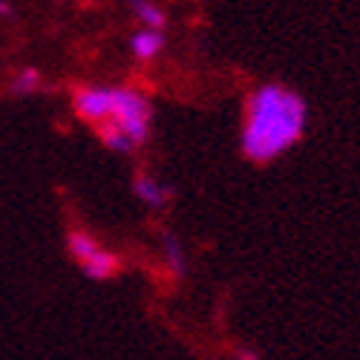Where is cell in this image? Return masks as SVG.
I'll list each match as a JSON object with an SVG mask.
<instances>
[{
	"instance_id": "1",
	"label": "cell",
	"mask_w": 360,
	"mask_h": 360,
	"mask_svg": "<svg viewBox=\"0 0 360 360\" xmlns=\"http://www.w3.org/2000/svg\"><path fill=\"white\" fill-rule=\"evenodd\" d=\"M309 127V101L283 81H262L245 96L239 153L251 165H271L294 150Z\"/></svg>"
},
{
	"instance_id": "2",
	"label": "cell",
	"mask_w": 360,
	"mask_h": 360,
	"mask_svg": "<svg viewBox=\"0 0 360 360\" xmlns=\"http://www.w3.org/2000/svg\"><path fill=\"white\" fill-rule=\"evenodd\" d=\"M72 112L84 124H115L136 147H144L153 136V101L141 89L127 84H78L72 86Z\"/></svg>"
},
{
	"instance_id": "3",
	"label": "cell",
	"mask_w": 360,
	"mask_h": 360,
	"mask_svg": "<svg viewBox=\"0 0 360 360\" xmlns=\"http://www.w3.org/2000/svg\"><path fill=\"white\" fill-rule=\"evenodd\" d=\"M130 191H133V196H136L144 207H150V211H156V214H165L167 207L176 202V188L167 185V182H159V179L150 173L147 167H139V170L133 173Z\"/></svg>"
},
{
	"instance_id": "4",
	"label": "cell",
	"mask_w": 360,
	"mask_h": 360,
	"mask_svg": "<svg viewBox=\"0 0 360 360\" xmlns=\"http://www.w3.org/2000/svg\"><path fill=\"white\" fill-rule=\"evenodd\" d=\"M159 248H162V262L167 268V274L173 283H185L191 277V262H188V251L182 245L176 231L162 228L159 231Z\"/></svg>"
},
{
	"instance_id": "5",
	"label": "cell",
	"mask_w": 360,
	"mask_h": 360,
	"mask_svg": "<svg viewBox=\"0 0 360 360\" xmlns=\"http://www.w3.org/2000/svg\"><path fill=\"white\" fill-rule=\"evenodd\" d=\"M127 49L130 58L139 64H153L156 58H162V52L167 49V35L159 32V29H144L139 26L136 32L127 38Z\"/></svg>"
},
{
	"instance_id": "6",
	"label": "cell",
	"mask_w": 360,
	"mask_h": 360,
	"mask_svg": "<svg viewBox=\"0 0 360 360\" xmlns=\"http://www.w3.org/2000/svg\"><path fill=\"white\" fill-rule=\"evenodd\" d=\"M78 268H81V274H84L86 280H93V283H110V280H115L118 274H122L124 262H122V257H118L115 251L101 248L96 257H89V259L81 262Z\"/></svg>"
},
{
	"instance_id": "7",
	"label": "cell",
	"mask_w": 360,
	"mask_h": 360,
	"mask_svg": "<svg viewBox=\"0 0 360 360\" xmlns=\"http://www.w3.org/2000/svg\"><path fill=\"white\" fill-rule=\"evenodd\" d=\"M130 15L139 20V26L144 29H159V32H165V29L170 26V15L156 4V0H124Z\"/></svg>"
},
{
	"instance_id": "8",
	"label": "cell",
	"mask_w": 360,
	"mask_h": 360,
	"mask_svg": "<svg viewBox=\"0 0 360 360\" xmlns=\"http://www.w3.org/2000/svg\"><path fill=\"white\" fill-rule=\"evenodd\" d=\"M9 98H29V96H35L44 89V72L32 64H26V67H18L9 78Z\"/></svg>"
},
{
	"instance_id": "9",
	"label": "cell",
	"mask_w": 360,
	"mask_h": 360,
	"mask_svg": "<svg viewBox=\"0 0 360 360\" xmlns=\"http://www.w3.org/2000/svg\"><path fill=\"white\" fill-rule=\"evenodd\" d=\"M101 248H104V245H101L89 231H84V228H70V231H67V254L72 257L75 265L86 262L89 257H96Z\"/></svg>"
},
{
	"instance_id": "10",
	"label": "cell",
	"mask_w": 360,
	"mask_h": 360,
	"mask_svg": "<svg viewBox=\"0 0 360 360\" xmlns=\"http://www.w3.org/2000/svg\"><path fill=\"white\" fill-rule=\"evenodd\" d=\"M93 130H96L101 147L110 150V153H115V156H133L136 150H139V147L130 141V136H127L124 130H118L115 124H96Z\"/></svg>"
},
{
	"instance_id": "11",
	"label": "cell",
	"mask_w": 360,
	"mask_h": 360,
	"mask_svg": "<svg viewBox=\"0 0 360 360\" xmlns=\"http://www.w3.org/2000/svg\"><path fill=\"white\" fill-rule=\"evenodd\" d=\"M231 352H233V360H262V357H259L254 349H248V346H233Z\"/></svg>"
},
{
	"instance_id": "12",
	"label": "cell",
	"mask_w": 360,
	"mask_h": 360,
	"mask_svg": "<svg viewBox=\"0 0 360 360\" xmlns=\"http://www.w3.org/2000/svg\"><path fill=\"white\" fill-rule=\"evenodd\" d=\"M12 15H15L12 0H0V18H12Z\"/></svg>"
}]
</instances>
